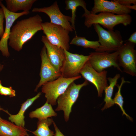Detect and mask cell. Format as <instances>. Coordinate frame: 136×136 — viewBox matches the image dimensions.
Returning a JSON list of instances; mask_svg holds the SVG:
<instances>
[{
    "instance_id": "484cf974",
    "label": "cell",
    "mask_w": 136,
    "mask_h": 136,
    "mask_svg": "<svg viewBox=\"0 0 136 136\" xmlns=\"http://www.w3.org/2000/svg\"><path fill=\"white\" fill-rule=\"evenodd\" d=\"M5 15L3 9L0 8V37L1 38L3 35L4 29V23Z\"/></svg>"
},
{
    "instance_id": "3957f363",
    "label": "cell",
    "mask_w": 136,
    "mask_h": 136,
    "mask_svg": "<svg viewBox=\"0 0 136 136\" xmlns=\"http://www.w3.org/2000/svg\"><path fill=\"white\" fill-rule=\"evenodd\" d=\"M98 38L100 47L96 52L110 53L118 51L123 44L119 31L106 30L98 24L93 25Z\"/></svg>"
},
{
    "instance_id": "52a82bcc",
    "label": "cell",
    "mask_w": 136,
    "mask_h": 136,
    "mask_svg": "<svg viewBox=\"0 0 136 136\" xmlns=\"http://www.w3.org/2000/svg\"><path fill=\"white\" fill-rule=\"evenodd\" d=\"M65 59L60 71L61 76L70 78L78 76L85 64L88 61L89 56L73 53L64 50Z\"/></svg>"
},
{
    "instance_id": "7a4b0ae2",
    "label": "cell",
    "mask_w": 136,
    "mask_h": 136,
    "mask_svg": "<svg viewBox=\"0 0 136 136\" xmlns=\"http://www.w3.org/2000/svg\"><path fill=\"white\" fill-rule=\"evenodd\" d=\"M82 17H84L85 25L88 28L94 24L102 25L108 30H114L116 25L122 24L126 26L130 25L132 21V18L129 14L116 15L108 12H100L98 14H92L90 12L84 13Z\"/></svg>"
},
{
    "instance_id": "ac0fdd59",
    "label": "cell",
    "mask_w": 136,
    "mask_h": 136,
    "mask_svg": "<svg viewBox=\"0 0 136 136\" xmlns=\"http://www.w3.org/2000/svg\"><path fill=\"white\" fill-rule=\"evenodd\" d=\"M36 0H6L7 9L9 11L16 13L19 10L29 11Z\"/></svg>"
},
{
    "instance_id": "5b68a950",
    "label": "cell",
    "mask_w": 136,
    "mask_h": 136,
    "mask_svg": "<svg viewBox=\"0 0 136 136\" xmlns=\"http://www.w3.org/2000/svg\"><path fill=\"white\" fill-rule=\"evenodd\" d=\"M80 75L74 77L66 78L61 76L54 81L48 82L42 86V92L45 94L48 103L52 105L57 104L58 98L75 81L81 78Z\"/></svg>"
},
{
    "instance_id": "9a60e30c",
    "label": "cell",
    "mask_w": 136,
    "mask_h": 136,
    "mask_svg": "<svg viewBox=\"0 0 136 136\" xmlns=\"http://www.w3.org/2000/svg\"><path fill=\"white\" fill-rule=\"evenodd\" d=\"M41 41L46 48L50 62L56 70L60 73L65 59L64 50L51 44L45 36H42Z\"/></svg>"
},
{
    "instance_id": "f1b7e54d",
    "label": "cell",
    "mask_w": 136,
    "mask_h": 136,
    "mask_svg": "<svg viewBox=\"0 0 136 136\" xmlns=\"http://www.w3.org/2000/svg\"><path fill=\"white\" fill-rule=\"evenodd\" d=\"M132 43L135 44L136 43V32L133 33L130 36L129 38L126 40Z\"/></svg>"
},
{
    "instance_id": "9c48e42d",
    "label": "cell",
    "mask_w": 136,
    "mask_h": 136,
    "mask_svg": "<svg viewBox=\"0 0 136 136\" xmlns=\"http://www.w3.org/2000/svg\"><path fill=\"white\" fill-rule=\"evenodd\" d=\"M118 51L112 53L95 51L89 54L88 61L92 67L98 72L113 66L122 72L118 61Z\"/></svg>"
},
{
    "instance_id": "4dcf8cb0",
    "label": "cell",
    "mask_w": 136,
    "mask_h": 136,
    "mask_svg": "<svg viewBox=\"0 0 136 136\" xmlns=\"http://www.w3.org/2000/svg\"><path fill=\"white\" fill-rule=\"evenodd\" d=\"M4 109H3V108H1L0 106V111L1 110H2V111H3V110ZM2 118H1V117H0V119H1Z\"/></svg>"
},
{
    "instance_id": "603a6c76",
    "label": "cell",
    "mask_w": 136,
    "mask_h": 136,
    "mask_svg": "<svg viewBox=\"0 0 136 136\" xmlns=\"http://www.w3.org/2000/svg\"><path fill=\"white\" fill-rule=\"evenodd\" d=\"M70 44L84 48H89L95 50L100 46L98 41H90L87 39L85 37L78 36L76 35L72 40Z\"/></svg>"
},
{
    "instance_id": "4316f807",
    "label": "cell",
    "mask_w": 136,
    "mask_h": 136,
    "mask_svg": "<svg viewBox=\"0 0 136 136\" xmlns=\"http://www.w3.org/2000/svg\"><path fill=\"white\" fill-rule=\"evenodd\" d=\"M120 4L125 6H127L133 4L136 5V0H116Z\"/></svg>"
},
{
    "instance_id": "ba28073f",
    "label": "cell",
    "mask_w": 136,
    "mask_h": 136,
    "mask_svg": "<svg viewBox=\"0 0 136 136\" xmlns=\"http://www.w3.org/2000/svg\"><path fill=\"white\" fill-rule=\"evenodd\" d=\"M135 44L126 41L118 50V61L123 71L132 76H136V51Z\"/></svg>"
},
{
    "instance_id": "d6986e66",
    "label": "cell",
    "mask_w": 136,
    "mask_h": 136,
    "mask_svg": "<svg viewBox=\"0 0 136 136\" xmlns=\"http://www.w3.org/2000/svg\"><path fill=\"white\" fill-rule=\"evenodd\" d=\"M57 115V114L53 110L52 105L46 101L43 106L31 112L29 114V117L32 119L37 118L39 120H40L52 117H55Z\"/></svg>"
},
{
    "instance_id": "8992f818",
    "label": "cell",
    "mask_w": 136,
    "mask_h": 136,
    "mask_svg": "<svg viewBox=\"0 0 136 136\" xmlns=\"http://www.w3.org/2000/svg\"><path fill=\"white\" fill-rule=\"evenodd\" d=\"M43 33L52 44L67 51L70 49L69 32L60 25L50 22L42 24Z\"/></svg>"
},
{
    "instance_id": "44dd1931",
    "label": "cell",
    "mask_w": 136,
    "mask_h": 136,
    "mask_svg": "<svg viewBox=\"0 0 136 136\" xmlns=\"http://www.w3.org/2000/svg\"><path fill=\"white\" fill-rule=\"evenodd\" d=\"M66 4L65 9L66 10H71L72 12V16L71 22V25L74 30H75V22L76 17V12L77 7H82L84 9L85 13H88L90 11L86 8V4L85 1L83 0H66L65 1Z\"/></svg>"
},
{
    "instance_id": "83f0119b",
    "label": "cell",
    "mask_w": 136,
    "mask_h": 136,
    "mask_svg": "<svg viewBox=\"0 0 136 136\" xmlns=\"http://www.w3.org/2000/svg\"><path fill=\"white\" fill-rule=\"evenodd\" d=\"M53 124L55 130V133L54 134V136H65L60 131L53 121Z\"/></svg>"
},
{
    "instance_id": "2e32d148",
    "label": "cell",
    "mask_w": 136,
    "mask_h": 136,
    "mask_svg": "<svg viewBox=\"0 0 136 136\" xmlns=\"http://www.w3.org/2000/svg\"><path fill=\"white\" fill-rule=\"evenodd\" d=\"M27 129L2 118L0 119V136H29Z\"/></svg>"
},
{
    "instance_id": "6da1fadb",
    "label": "cell",
    "mask_w": 136,
    "mask_h": 136,
    "mask_svg": "<svg viewBox=\"0 0 136 136\" xmlns=\"http://www.w3.org/2000/svg\"><path fill=\"white\" fill-rule=\"evenodd\" d=\"M42 19L38 14L17 22L11 29L8 44L19 52L24 44L39 31L42 30Z\"/></svg>"
},
{
    "instance_id": "cb8c5ba5",
    "label": "cell",
    "mask_w": 136,
    "mask_h": 136,
    "mask_svg": "<svg viewBox=\"0 0 136 136\" xmlns=\"http://www.w3.org/2000/svg\"><path fill=\"white\" fill-rule=\"evenodd\" d=\"M130 82L129 81H125L124 77H122L120 85H119L117 84L116 86L118 88V90L115 94V97L113 99V101L114 104H117L119 107L122 112V115H125L127 118L132 121V118L126 113L123 108L124 103L123 100V98L121 93V89L123 85L125 83Z\"/></svg>"
},
{
    "instance_id": "d4e9b609",
    "label": "cell",
    "mask_w": 136,
    "mask_h": 136,
    "mask_svg": "<svg viewBox=\"0 0 136 136\" xmlns=\"http://www.w3.org/2000/svg\"><path fill=\"white\" fill-rule=\"evenodd\" d=\"M0 94L2 95L9 96L10 97L15 96V91L12 89V87H7L2 86L0 88Z\"/></svg>"
},
{
    "instance_id": "e0dca14e",
    "label": "cell",
    "mask_w": 136,
    "mask_h": 136,
    "mask_svg": "<svg viewBox=\"0 0 136 136\" xmlns=\"http://www.w3.org/2000/svg\"><path fill=\"white\" fill-rule=\"evenodd\" d=\"M41 94V93L39 92L34 97L27 99L21 105L20 110L16 114H11L7 110H5L4 109L3 111L8 114L9 116L8 117L9 120L12 122L14 123L17 125L24 127L25 124L24 116L25 112L34 101L40 96Z\"/></svg>"
},
{
    "instance_id": "1f68e13d",
    "label": "cell",
    "mask_w": 136,
    "mask_h": 136,
    "mask_svg": "<svg viewBox=\"0 0 136 136\" xmlns=\"http://www.w3.org/2000/svg\"><path fill=\"white\" fill-rule=\"evenodd\" d=\"M2 1H3L2 0H0V4L2 2Z\"/></svg>"
},
{
    "instance_id": "8fae6325",
    "label": "cell",
    "mask_w": 136,
    "mask_h": 136,
    "mask_svg": "<svg viewBox=\"0 0 136 136\" xmlns=\"http://www.w3.org/2000/svg\"><path fill=\"white\" fill-rule=\"evenodd\" d=\"M32 12L44 13L49 17L51 23L60 25L69 32L74 30L70 22L71 20V17L65 15L61 12L56 1L49 7L35 8L32 9Z\"/></svg>"
},
{
    "instance_id": "7402d4cb",
    "label": "cell",
    "mask_w": 136,
    "mask_h": 136,
    "mask_svg": "<svg viewBox=\"0 0 136 136\" xmlns=\"http://www.w3.org/2000/svg\"><path fill=\"white\" fill-rule=\"evenodd\" d=\"M52 118L39 120L37 123V128L34 131H29L36 136H53V131L50 130L49 127L53 123Z\"/></svg>"
},
{
    "instance_id": "30bf717a",
    "label": "cell",
    "mask_w": 136,
    "mask_h": 136,
    "mask_svg": "<svg viewBox=\"0 0 136 136\" xmlns=\"http://www.w3.org/2000/svg\"><path fill=\"white\" fill-rule=\"evenodd\" d=\"M107 73V71L105 70L100 72H97L92 67L88 61L80 73L85 80L91 83L95 86L98 97L102 96L105 88L108 86Z\"/></svg>"
},
{
    "instance_id": "ffe728a7",
    "label": "cell",
    "mask_w": 136,
    "mask_h": 136,
    "mask_svg": "<svg viewBox=\"0 0 136 136\" xmlns=\"http://www.w3.org/2000/svg\"><path fill=\"white\" fill-rule=\"evenodd\" d=\"M120 77V74H117L113 78L109 77L107 78V80L109 82V85L106 87L104 90L105 93L104 101L105 104L101 109L102 111L114 105V104L112 97L114 87L117 84V81Z\"/></svg>"
},
{
    "instance_id": "7c38bea8",
    "label": "cell",
    "mask_w": 136,
    "mask_h": 136,
    "mask_svg": "<svg viewBox=\"0 0 136 136\" xmlns=\"http://www.w3.org/2000/svg\"><path fill=\"white\" fill-rule=\"evenodd\" d=\"M0 6L4 11L6 21L5 29L0 40V51L3 56L8 57L10 54L8 47V41L13 24L18 18L22 16L28 15L30 12L29 11H23L20 13L11 12L7 9L2 2L0 4Z\"/></svg>"
},
{
    "instance_id": "5bb4252c",
    "label": "cell",
    "mask_w": 136,
    "mask_h": 136,
    "mask_svg": "<svg viewBox=\"0 0 136 136\" xmlns=\"http://www.w3.org/2000/svg\"><path fill=\"white\" fill-rule=\"evenodd\" d=\"M94 4L90 11L92 14H96L98 12H108L121 15L129 14L131 11L126 6L120 4L116 0L111 1L94 0Z\"/></svg>"
},
{
    "instance_id": "277c9868",
    "label": "cell",
    "mask_w": 136,
    "mask_h": 136,
    "mask_svg": "<svg viewBox=\"0 0 136 136\" xmlns=\"http://www.w3.org/2000/svg\"><path fill=\"white\" fill-rule=\"evenodd\" d=\"M88 84V82L85 80L80 84H76L73 82L58 98L57 100L58 105L55 111L62 110L63 111L65 121L67 122L69 120L72 107L79 97L80 90L83 87Z\"/></svg>"
},
{
    "instance_id": "f546056e",
    "label": "cell",
    "mask_w": 136,
    "mask_h": 136,
    "mask_svg": "<svg viewBox=\"0 0 136 136\" xmlns=\"http://www.w3.org/2000/svg\"><path fill=\"white\" fill-rule=\"evenodd\" d=\"M2 83L1 81L0 80V88H1L2 87Z\"/></svg>"
},
{
    "instance_id": "4fadbf2b",
    "label": "cell",
    "mask_w": 136,
    "mask_h": 136,
    "mask_svg": "<svg viewBox=\"0 0 136 136\" xmlns=\"http://www.w3.org/2000/svg\"><path fill=\"white\" fill-rule=\"evenodd\" d=\"M40 56L41 60L40 73V79L35 89V92L37 91L38 88L44 84L55 80L61 76L60 73L56 70L50 62L44 45L42 49Z\"/></svg>"
}]
</instances>
